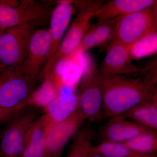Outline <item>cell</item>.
Returning <instances> with one entry per match:
<instances>
[{"label": "cell", "mask_w": 157, "mask_h": 157, "mask_svg": "<svg viewBox=\"0 0 157 157\" xmlns=\"http://www.w3.org/2000/svg\"><path fill=\"white\" fill-rule=\"evenodd\" d=\"M151 82L123 75H102V117L112 118L157 97Z\"/></svg>", "instance_id": "cell-1"}, {"label": "cell", "mask_w": 157, "mask_h": 157, "mask_svg": "<svg viewBox=\"0 0 157 157\" xmlns=\"http://www.w3.org/2000/svg\"><path fill=\"white\" fill-rule=\"evenodd\" d=\"M157 5L121 17L115 26L111 42L130 46L157 32Z\"/></svg>", "instance_id": "cell-2"}, {"label": "cell", "mask_w": 157, "mask_h": 157, "mask_svg": "<svg viewBox=\"0 0 157 157\" xmlns=\"http://www.w3.org/2000/svg\"><path fill=\"white\" fill-rule=\"evenodd\" d=\"M50 15L45 6L33 0H0V26L6 29L31 23L39 24Z\"/></svg>", "instance_id": "cell-3"}, {"label": "cell", "mask_w": 157, "mask_h": 157, "mask_svg": "<svg viewBox=\"0 0 157 157\" xmlns=\"http://www.w3.org/2000/svg\"><path fill=\"white\" fill-rule=\"evenodd\" d=\"M77 4L79 10L77 16L63 38L46 75L51 73L57 62L69 55L76 49L90 27L91 21L95 17L96 11L103 4V2L88 1L78 2Z\"/></svg>", "instance_id": "cell-4"}, {"label": "cell", "mask_w": 157, "mask_h": 157, "mask_svg": "<svg viewBox=\"0 0 157 157\" xmlns=\"http://www.w3.org/2000/svg\"><path fill=\"white\" fill-rule=\"evenodd\" d=\"M38 25L31 23L9 28L3 31L0 35L1 64L20 67L27 53L31 37Z\"/></svg>", "instance_id": "cell-5"}, {"label": "cell", "mask_w": 157, "mask_h": 157, "mask_svg": "<svg viewBox=\"0 0 157 157\" xmlns=\"http://www.w3.org/2000/svg\"><path fill=\"white\" fill-rule=\"evenodd\" d=\"M36 83L17 68L0 64V107L11 109L25 102Z\"/></svg>", "instance_id": "cell-6"}, {"label": "cell", "mask_w": 157, "mask_h": 157, "mask_svg": "<svg viewBox=\"0 0 157 157\" xmlns=\"http://www.w3.org/2000/svg\"><path fill=\"white\" fill-rule=\"evenodd\" d=\"M93 66L86 52L74 50L57 62L48 78L58 94L63 88H75L83 74L90 70Z\"/></svg>", "instance_id": "cell-7"}, {"label": "cell", "mask_w": 157, "mask_h": 157, "mask_svg": "<svg viewBox=\"0 0 157 157\" xmlns=\"http://www.w3.org/2000/svg\"><path fill=\"white\" fill-rule=\"evenodd\" d=\"M102 75L95 67L83 74L79 85V109L86 120L100 121L102 117Z\"/></svg>", "instance_id": "cell-8"}, {"label": "cell", "mask_w": 157, "mask_h": 157, "mask_svg": "<svg viewBox=\"0 0 157 157\" xmlns=\"http://www.w3.org/2000/svg\"><path fill=\"white\" fill-rule=\"evenodd\" d=\"M25 109L12 118L1 133L0 157H20L27 130L38 117L35 111Z\"/></svg>", "instance_id": "cell-9"}, {"label": "cell", "mask_w": 157, "mask_h": 157, "mask_svg": "<svg viewBox=\"0 0 157 157\" xmlns=\"http://www.w3.org/2000/svg\"><path fill=\"white\" fill-rule=\"evenodd\" d=\"M51 42L49 30L37 29L31 37L27 53L20 67L17 68L27 78L36 83L48 58Z\"/></svg>", "instance_id": "cell-10"}, {"label": "cell", "mask_w": 157, "mask_h": 157, "mask_svg": "<svg viewBox=\"0 0 157 157\" xmlns=\"http://www.w3.org/2000/svg\"><path fill=\"white\" fill-rule=\"evenodd\" d=\"M85 120L78 108L59 123L50 124L48 121L45 145L49 157L61 156L68 141L78 132Z\"/></svg>", "instance_id": "cell-11"}, {"label": "cell", "mask_w": 157, "mask_h": 157, "mask_svg": "<svg viewBox=\"0 0 157 157\" xmlns=\"http://www.w3.org/2000/svg\"><path fill=\"white\" fill-rule=\"evenodd\" d=\"M73 12V2L63 1L58 2L51 14L50 28L48 30L51 46L48 58L40 74L41 78L46 74L51 63L58 49Z\"/></svg>", "instance_id": "cell-12"}, {"label": "cell", "mask_w": 157, "mask_h": 157, "mask_svg": "<svg viewBox=\"0 0 157 157\" xmlns=\"http://www.w3.org/2000/svg\"><path fill=\"white\" fill-rule=\"evenodd\" d=\"M107 51L100 71L103 76L133 75L146 72L145 69L132 63L129 46L111 42Z\"/></svg>", "instance_id": "cell-13"}, {"label": "cell", "mask_w": 157, "mask_h": 157, "mask_svg": "<svg viewBox=\"0 0 157 157\" xmlns=\"http://www.w3.org/2000/svg\"><path fill=\"white\" fill-rule=\"evenodd\" d=\"M155 5V0H113L102 4L95 17L99 22H105Z\"/></svg>", "instance_id": "cell-14"}, {"label": "cell", "mask_w": 157, "mask_h": 157, "mask_svg": "<svg viewBox=\"0 0 157 157\" xmlns=\"http://www.w3.org/2000/svg\"><path fill=\"white\" fill-rule=\"evenodd\" d=\"M47 125L44 114L34 121L26 134L20 157H49L45 145Z\"/></svg>", "instance_id": "cell-15"}, {"label": "cell", "mask_w": 157, "mask_h": 157, "mask_svg": "<svg viewBox=\"0 0 157 157\" xmlns=\"http://www.w3.org/2000/svg\"><path fill=\"white\" fill-rule=\"evenodd\" d=\"M151 131L121 115L111 118L103 129L102 136L105 140L121 143Z\"/></svg>", "instance_id": "cell-16"}, {"label": "cell", "mask_w": 157, "mask_h": 157, "mask_svg": "<svg viewBox=\"0 0 157 157\" xmlns=\"http://www.w3.org/2000/svg\"><path fill=\"white\" fill-rule=\"evenodd\" d=\"M79 108L78 95L60 93L43 108L48 123H59L67 119Z\"/></svg>", "instance_id": "cell-17"}, {"label": "cell", "mask_w": 157, "mask_h": 157, "mask_svg": "<svg viewBox=\"0 0 157 157\" xmlns=\"http://www.w3.org/2000/svg\"><path fill=\"white\" fill-rule=\"evenodd\" d=\"M120 18L99 22L98 24L90 27L75 50L85 53L91 48L103 44L109 40Z\"/></svg>", "instance_id": "cell-18"}, {"label": "cell", "mask_w": 157, "mask_h": 157, "mask_svg": "<svg viewBox=\"0 0 157 157\" xmlns=\"http://www.w3.org/2000/svg\"><path fill=\"white\" fill-rule=\"evenodd\" d=\"M124 116L147 128L157 131V98L133 107L124 113Z\"/></svg>", "instance_id": "cell-19"}, {"label": "cell", "mask_w": 157, "mask_h": 157, "mask_svg": "<svg viewBox=\"0 0 157 157\" xmlns=\"http://www.w3.org/2000/svg\"><path fill=\"white\" fill-rule=\"evenodd\" d=\"M121 143L137 154H154L157 151V131H150Z\"/></svg>", "instance_id": "cell-20"}, {"label": "cell", "mask_w": 157, "mask_h": 157, "mask_svg": "<svg viewBox=\"0 0 157 157\" xmlns=\"http://www.w3.org/2000/svg\"><path fill=\"white\" fill-rule=\"evenodd\" d=\"M94 135V131L92 128H80L74 136L67 157H87L93 146L91 141Z\"/></svg>", "instance_id": "cell-21"}, {"label": "cell", "mask_w": 157, "mask_h": 157, "mask_svg": "<svg viewBox=\"0 0 157 157\" xmlns=\"http://www.w3.org/2000/svg\"><path fill=\"white\" fill-rule=\"evenodd\" d=\"M132 59H140L154 54L157 50V33H152L141 38L129 46Z\"/></svg>", "instance_id": "cell-22"}, {"label": "cell", "mask_w": 157, "mask_h": 157, "mask_svg": "<svg viewBox=\"0 0 157 157\" xmlns=\"http://www.w3.org/2000/svg\"><path fill=\"white\" fill-rule=\"evenodd\" d=\"M58 95L55 88L49 79L43 80L42 85L34 90L26 101L28 106L44 107Z\"/></svg>", "instance_id": "cell-23"}, {"label": "cell", "mask_w": 157, "mask_h": 157, "mask_svg": "<svg viewBox=\"0 0 157 157\" xmlns=\"http://www.w3.org/2000/svg\"><path fill=\"white\" fill-rule=\"evenodd\" d=\"M103 157H133L140 155L132 151L120 142L105 140L94 146Z\"/></svg>", "instance_id": "cell-24"}, {"label": "cell", "mask_w": 157, "mask_h": 157, "mask_svg": "<svg viewBox=\"0 0 157 157\" xmlns=\"http://www.w3.org/2000/svg\"><path fill=\"white\" fill-rule=\"evenodd\" d=\"M28 107L26 101L19 106L11 109L0 107V125L7 124L12 118Z\"/></svg>", "instance_id": "cell-25"}, {"label": "cell", "mask_w": 157, "mask_h": 157, "mask_svg": "<svg viewBox=\"0 0 157 157\" xmlns=\"http://www.w3.org/2000/svg\"><path fill=\"white\" fill-rule=\"evenodd\" d=\"M87 157H103L95 149L94 146H93L90 148L89 151L88 153Z\"/></svg>", "instance_id": "cell-26"}, {"label": "cell", "mask_w": 157, "mask_h": 157, "mask_svg": "<svg viewBox=\"0 0 157 157\" xmlns=\"http://www.w3.org/2000/svg\"><path fill=\"white\" fill-rule=\"evenodd\" d=\"M133 157H157L155 155H138L135 156Z\"/></svg>", "instance_id": "cell-27"}, {"label": "cell", "mask_w": 157, "mask_h": 157, "mask_svg": "<svg viewBox=\"0 0 157 157\" xmlns=\"http://www.w3.org/2000/svg\"><path fill=\"white\" fill-rule=\"evenodd\" d=\"M3 31V30H2V29L1 26H0V35H1V33H2Z\"/></svg>", "instance_id": "cell-28"}, {"label": "cell", "mask_w": 157, "mask_h": 157, "mask_svg": "<svg viewBox=\"0 0 157 157\" xmlns=\"http://www.w3.org/2000/svg\"><path fill=\"white\" fill-rule=\"evenodd\" d=\"M1 133H0V137H1Z\"/></svg>", "instance_id": "cell-29"}, {"label": "cell", "mask_w": 157, "mask_h": 157, "mask_svg": "<svg viewBox=\"0 0 157 157\" xmlns=\"http://www.w3.org/2000/svg\"></svg>", "instance_id": "cell-30"}]
</instances>
